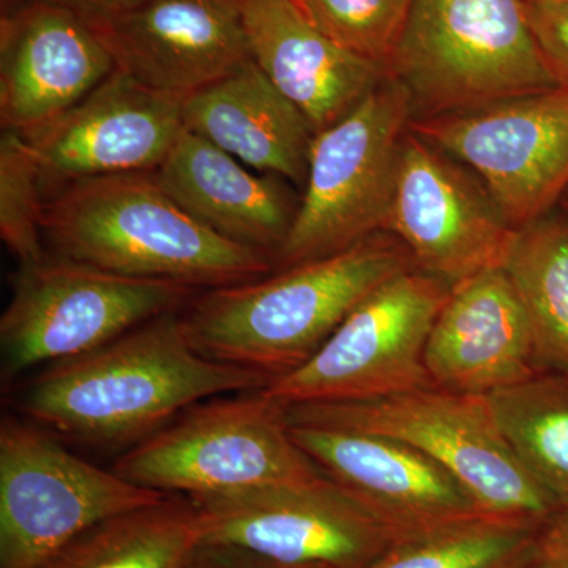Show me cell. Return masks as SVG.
I'll list each match as a JSON object with an SVG mask.
<instances>
[{"instance_id": "8fae6325", "label": "cell", "mask_w": 568, "mask_h": 568, "mask_svg": "<svg viewBox=\"0 0 568 568\" xmlns=\"http://www.w3.org/2000/svg\"><path fill=\"white\" fill-rule=\"evenodd\" d=\"M201 545L284 568H364L396 537L331 478L189 497Z\"/></svg>"}, {"instance_id": "52a82bcc", "label": "cell", "mask_w": 568, "mask_h": 568, "mask_svg": "<svg viewBox=\"0 0 568 568\" xmlns=\"http://www.w3.org/2000/svg\"><path fill=\"white\" fill-rule=\"evenodd\" d=\"M413 119L409 92L387 77L342 121L315 134L305 193L276 264L321 260L383 231Z\"/></svg>"}, {"instance_id": "7402d4cb", "label": "cell", "mask_w": 568, "mask_h": 568, "mask_svg": "<svg viewBox=\"0 0 568 568\" xmlns=\"http://www.w3.org/2000/svg\"><path fill=\"white\" fill-rule=\"evenodd\" d=\"M201 547L196 507L171 495L99 523L43 568H190Z\"/></svg>"}, {"instance_id": "7c38bea8", "label": "cell", "mask_w": 568, "mask_h": 568, "mask_svg": "<svg viewBox=\"0 0 568 568\" xmlns=\"http://www.w3.org/2000/svg\"><path fill=\"white\" fill-rule=\"evenodd\" d=\"M409 130L480 178L514 230L555 211L568 192V89L530 93Z\"/></svg>"}, {"instance_id": "5bb4252c", "label": "cell", "mask_w": 568, "mask_h": 568, "mask_svg": "<svg viewBox=\"0 0 568 568\" xmlns=\"http://www.w3.org/2000/svg\"><path fill=\"white\" fill-rule=\"evenodd\" d=\"M183 130V99L114 69L80 103L21 136L36 153L44 182L59 186L99 175L153 173Z\"/></svg>"}, {"instance_id": "ffe728a7", "label": "cell", "mask_w": 568, "mask_h": 568, "mask_svg": "<svg viewBox=\"0 0 568 568\" xmlns=\"http://www.w3.org/2000/svg\"><path fill=\"white\" fill-rule=\"evenodd\" d=\"M153 175L163 192L196 222L271 256L286 241L298 209L282 178L254 174L233 155L186 129Z\"/></svg>"}, {"instance_id": "484cf974", "label": "cell", "mask_w": 568, "mask_h": 568, "mask_svg": "<svg viewBox=\"0 0 568 568\" xmlns=\"http://www.w3.org/2000/svg\"><path fill=\"white\" fill-rule=\"evenodd\" d=\"M43 171L20 133L0 140V237L20 265L47 260L43 248Z\"/></svg>"}, {"instance_id": "5b68a950", "label": "cell", "mask_w": 568, "mask_h": 568, "mask_svg": "<svg viewBox=\"0 0 568 568\" xmlns=\"http://www.w3.org/2000/svg\"><path fill=\"white\" fill-rule=\"evenodd\" d=\"M291 425L394 437L447 469L488 517L538 525L558 508L508 447L487 396L439 387L368 402L286 406Z\"/></svg>"}, {"instance_id": "d6986e66", "label": "cell", "mask_w": 568, "mask_h": 568, "mask_svg": "<svg viewBox=\"0 0 568 568\" xmlns=\"http://www.w3.org/2000/svg\"><path fill=\"white\" fill-rule=\"evenodd\" d=\"M250 55L315 134L342 121L388 73L339 47L298 0H245Z\"/></svg>"}, {"instance_id": "1f68e13d", "label": "cell", "mask_w": 568, "mask_h": 568, "mask_svg": "<svg viewBox=\"0 0 568 568\" xmlns=\"http://www.w3.org/2000/svg\"><path fill=\"white\" fill-rule=\"evenodd\" d=\"M566 200L568 201V192H567V194H566Z\"/></svg>"}, {"instance_id": "6da1fadb", "label": "cell", "mask_w": 568, "mask_h": 568, "mask_svg": "<svg viewBox=\"0 0 568 568\" xmlns=\"http://www.w3.org/2000/svg\"><path fill=\"white\" fill-rule=\"evenodd\" d=\"M271 377L197 353L168 313L91 353L44 366L17 407L37 425L92 446H136L183 410L231 392L263 390Z\"/></svg>"}, {"instance_id": "4fadbf2b", "label": "cell", "mask_w": 568, "mask_h": 568, "mask_svg": "<svg viewBox=\"0 0 568 568\" xmlns=\"http://www.w3.org/2000/svg\"><path fill=\"white\" fill-rule=\"evenodd\" d=\"M383 231L402 242L422 272L450 286L504 267L517 234L484 185L410 130Z\"/></svg>"}, {"instance_id": "4dcf8cb0", "label": "cell", "mask_w": 568, "mask_h": 568, "mask_svg": "<svg viewBox=\"0 0 568 568\" xmlns=\"http://www.w3.org/2000/svg\"><path fill=\"white\" fill-rule=\"evenodd\" d=\"M26 2H29V0H0V14L9 13V11L18 9Z\"/></svg>"}, {"instance_id": "2e32d148", "label": "cell", "mask_w": 568, "mask_h": 568, "mask_svg": "<svg viewBox=\"0 0 568 568\" xmlns=\"http://www.w3.org/2000/svg\"><path fill=\"white\" fill-rule=\"evenodd\" d=\"M244 9L245 0H145L91 28L115 69L185 99L252 59Z\"/></svg>"}, {"instance_id": "d4e9b609", "label": "cell", "mask_w": 568, "mask_h": 568, "mask_svg": "<svg viewBox=\"0 0 568 568\" xmlns=\"http://www.w3.org/2000/svg\"><path fill=\"white\" fill-rule=\"evenodd\" d=\"M537 525L478 515L395 541L364 568H523Z\"/></svg>"}, {"instance_id": "8992f818", "label": "cell", "mask_w": 568, "mask_h": 568, "mask_svg": "<svg viewBox=\"0 0 568 568\" xmlns=\"http://www.w3.org/2000/svg\"><path fill=\"white\" fill-rule=\"evenodd\" d=\"M112 470L138 487L186 497L323 476L294 443L286 406L263 390L189 407Z\"/></svg>"}, {"instance_id": "83f0119b", "label": "cell", "mask_w": 568, "mask_h": 568, "mask_svg": "<svg viewBox=\"0 0 568 568\" xmlns=\"http://www.w3.org/2000/svg\"><path fill=\"white\" fill-rule=\"evenodd\" d=\"M525 11L548 69L568 89V0H525Z\"/></svg>"}, {"instance_id": "cb8c5ba5", "label": "cell", "mask_w": 568, "mask_h": 568, "mask_svg": "<svg viewBox=\"0 0 568 568\" xmlns=\"http://www.w3.org/2000/svg\"><path fill=\"white\" fill-rule=\"evenodd\" d=\"M504 271L528 313L538 364L568 372V213L517 230Z\"/></svg>"}, {"instance_id": "f1b7e54d", "label": "cell", "mask_w": 568, "mask_h": 568, "mask_svg": "<svg viewBox=\"0 0 568 568\" xmlns=\"http://www.w3.org/2000/svg\"><path fill=\"white\" fill-rule=\"evenodd\" d=\"M523 568H568V506L538 523Z\"/></svg>"}, {"instance_id": "277c9868", "label": "cell", "mask_w": 568, "mask_h": 568, "mask_svg": "<svg viewBox=\"0 0 568 568\" xmlns=\"http://www.w3.org/2000/svg\"><path fill=\"white\" fill-rule=\"evenodd\" d=\"M388 77L409 92L414 119L560 88L525 0H416Z\"/></svg>"}, {"instance_id": "ba28073f", "label": "cell", "mask_w": 568, "mask_h": 568, "mask_svg": "<svg viewBox=\"0 0 568 568\" xmlns=\"http://www.w3.org/2000/svg\"><path fill=\"white\" fill-rule=\"evenodd\" d=\"M197 293L186 284L112 274L59 256L20 265L0 320L3 383L182 312Z\"/></svg>"}, {"instance_id": "30bf717a", "label": "cell", "mask_w": 568, "mask_h": 568, "mask_svg": "<svg viewBox=\"0 0 568 568\" xmlns=\"http://www.w3.org/2000/svg\"><path fill=\"white\" fill-rule=\"evenodd\" d=\"M13 417L0 425V568H43L104 519L160 503Z\"/></svg>"}, {"instance_id": "f546056e", "label": "cell", "mask_w": 568, "mask_h": 568, "mask_svg": "<svg viewBox=\"0 0 568 568\" xmlns=\"http://www.w3.org/2000/svg\"><path fill=\"white\" fill-rule=\"evenodd\" d=\"M44 2L55 3V6L73 11L82 21L93 26L129 13L145 0H44Z\"/></svg>"}, {"instance_id": "4316f807", "label": "cell", "mask_w": 568, "mask_h": 568, "mask_svg": "<svg viewBox=\"0 0 568 568\" xmlns=\"http://www.w3.org/2000/svg\"><path fill=\"white\" fill-rule=\"evenodd\" d=\"M416 0H298L339 47L390 73Z\"/></svg>"}, {"instance_id": "ac0fdd59", "label": "cell", "mask_w": 568, "mask_h": 568, "mask_svg": "<svg viewBox=\"0 0 568 568\" xmlns=\"http://www.w3.org/2000/svg\"><path fill=\"white\" fill-rule=\"evenodd\" d=\"M536 339L504 267L454 284L425 347L433 386L487 396L536 375Z\"/></svg>"}, {"instance_id": "9c48e42d", "label": "cell", "mask_w": 568, "mask_h": 568, "mask_svg": "<svg viewBox=\"0 0 568 568\" xmlns=\"http://www.w3.org/2000/svg\"><path fill=\"white\" fill-rule=\"evenodd\" d=\"M452 286L422 271L381 284L306 364L263 388L284 406L368 402L435 387L425 347Z\"/></svg>"}, {"instance_id": "7a4b0ae2", "label": "cell", "mask_w": 568, "mask_h": 568, "mask_svg": "<svg viewBox=\"0 0 568 568\" xmlns=\"http://www.w3.org/2000/svg\"><path fill=\"white\" fill-rule=\"evenodd\" d=\"M413 268L405 246L372 235L345 252L194 295L181 312L190 345L275 379L306 364L381 284Z\"/></svg>"}, {"instance_id": "e0dca14e", "label": "cell", "mask_w": 568, "mask_h": 568, "mask_svg": "<svg viewBox=\"0 0 568 568\" xmlns=\"http://www.w3.org/2000/svg\"><path fill=\"white\" fill-rule=\"evenodd\" d=\"M110 52L73 11L29 0L0 14V125L29 133L80 103L114 71Z\"/></svg>"}, {"instance_id": "603a6c76", "label": "cell", "mask_w": 568, "mask_h": 568, "mask_svg": "<svg viewBox=\"0 0 568 568\" xmlns=\"http://www.w3.org/2000/svg\"><path fill=\"white\" fill-rule=\"evenodd\" d=\"M487 398L518 462L558 507L568 506V372L538 369Z\"/></svg>"}, {"instance_id": "44dd1931", "label": "cell", "mask_w": 568, "mask_h": 568, "mask_svg": "<svg viewBox=\"0 0 568 568\" xmlns=\"http://www.w3.org/2000/svg\"><path fill=\"white\" fill-rule=\"evenodd\" d=\"M183 123L250 170L305 186L315 132L253 59L185 97Z\"/></svg>"}, {"instance_id": "3957f363", "label": "cell", "mask_w": 568, "mask_h": 568, "mask_svg": "<svg viewBox=\"0 0 568 568\" xmlns=\"http://www.w3.org/2000/svg\"><path fill=\"white\" fill-rule=\"evenodd\" d=\"M44 203L55 256L133 278L205 291L271 275V254L213 233L163 192L153 173L62 183Z\"/></svg>"}, {"instance_id": "9a60e30c", "label": "cell", "mask_w": 568, "mask_h": 568, "mask_svg": "<svg viewBox=\"0 0 568 568\" xmlns=\"http://www.w3.org/2000/svg\"><path fill=\"white\" fill-rule=\"evenodd\" d=\"M291 435L396 541L484 515L457 478L403 440L315 425H291Z\"/></svg>"}]
</instances>
